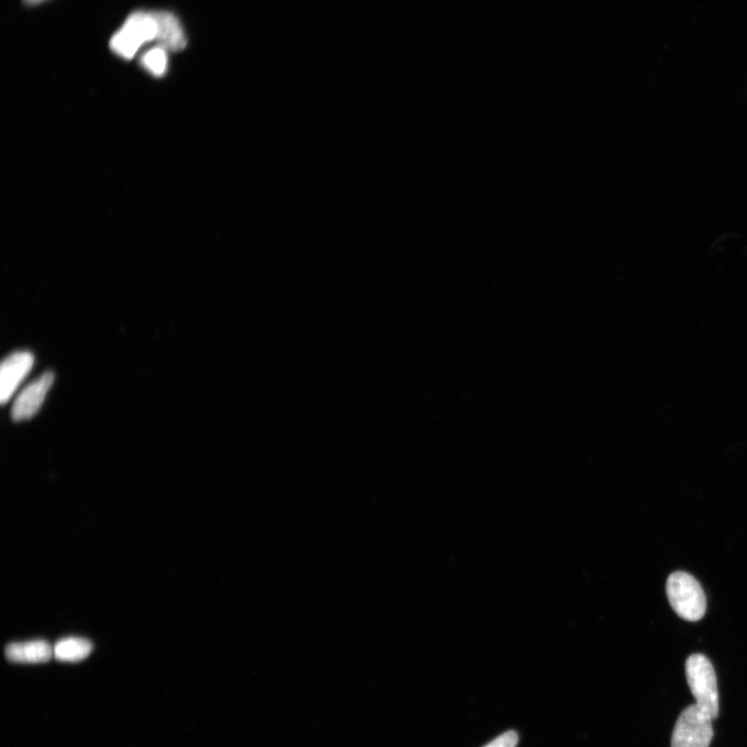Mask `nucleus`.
Returning <instances> with one entry per match:
<instances>
[{"label":"nucleus","mask_w":747,"mask_h":747,"mask_svg":"<svg viewBox=\"0 0 747 747\" xmlns=\"http://www.w3.org/2000/svg\"><path fill=\"white\" fill-rule=\"evenodd\" d=\"M667 595L675 613L689 622L704 618L707 601L699 581L686 572H675L667 583Z\"/></svg>","instance_id":"obj_1"},{"label":"nucleus","mask_w":747,"mask_h":747,"mask_svg":"<svg viewBox=\"0 0 747 747\" xmlns=\"http://www.w3.org/2000/svg\"><path fill=\"white\" fill-rule=\"evenodd\" d=\"M687 683L696 705L713 721L719 713L717 680L710 660L702 654L689 656L685 666Z\"/></svg>","instance_id":"obj_2"},{"label":"nucleus","mask_w":747,"mask_h":747,"mask_svg":"<svg viewBox=\"0 0 747 747\" xmlns=\"http://www.w3.org/2000/svg\"><path fill=\"white\" fill-rule=\"evenodd\" d=\"M157 24L151 13L136 12L128 17L122 29L110 40V48L119 57L131 60L141 47L156 41Z\"/></svg>","instance_id":"obj_3"},{"label":"nucleus","mask_w":747,"mask_h":747,"mask_svg":"<svg viewBox=\"0 0 747 747\" xmlns=\"http://www.w3.org/2000/svg\"><path fill=\"white\" fill-rule=\"evenodd\" d=\"M713 719L697 705L687 707L679 716L672 747H709L713 738Z\"/></svg>","instance_id":"obj_4"},{"label":"nucleus","mask_w":747,"mask_h":747,"mask_svg":"<svg viewBox=\"0 0 747 747\" xmlns=\"http://www.w3.org/2000/svg\"><path fill=\"white\" fill-rule=\"evenodd\" d=\"M35 356L30 351H17L7 356L0 366V402L8 403L19 385L30 374Z\"/></svg>","instance_id":"obj_5"},{"label":"nucleus","mask_w":747,"mask_h":747,"mask_svg":"<svg viewBox=\"0 0 747 747\" xmlns=\"http://www.w3.org/2000/svg\"><path fill=\"white\" fill-rule=\"evenodd\" d=\"M54 382V374L45 372L38 379L25 386L17 396L11 411L12 420L21 422L35 417Z\"/></svg>","instance_id":"obj_6"},{"label":"nucleus","mask_w":747,"mask_h":747,"mask_svg":"<svg viewBox=\"0 0 747 747\" xmlns=\"http://www.w3.org/2000/svg\"><path fill=\"white\" fill-rule=\"evenodd\" d=\"M157 24L158 46L168 51H180L187 40L178 18L169 12H152Z\"/></svg>","instance_id":"obj_7"},{"label":"nucleus","mask_w":747,"mask_h":747,"mask_svg":"<svg viewBox=\"0 0 747 747\" xmlns=\"http://www.w3.org/2000/svg\"><path fill=\"white\" fill-rule=\"evenodd\" d=\"M5 653L8 660L18 663H44L54 656L53 648L45 641L10 644Z\"/></svg>","instance_id":"obj_8"},{"label":"nucleus","mask_w":747,"mask_h":747,"mask_svg":"<svg viewBox=\"0 0 747 747\" xmlns=\"http://www.w3.org/2000/svg\"><path fill=\"white\" fill-rule=\"evenodd\" d=\"M93 650V645L85 640L69 638L60 641L53 648V655L61 661L77 662L87 658Z\"/></svg>","instance_id":"obj_9"},{"label":"nucleus","mask_w":747,"mask_h":747,"mask_svg":"<svg viewBox=\"0 0 747 747\" xmlns=\"http://www.w3.org/2000/svg\"><path fill=\"white\" fill-rule=\"evenodd\" d=\"M141 62L143 67L152 75L163 76L168 70V50L156 46L144 53Z\"/></svg>","instance_id":"obj_10"},{"label":"nucleus","mask_w":747,"mask_h":747,"mask_svg":"<svg viewBox=\"0 0 747 747\" xmlns=\"http://www.w3.org/2000/svg\"><path fill=\"white\" fill-rule=\"evenodd\" d=\"M518 743V734L515 731H509L497 737L485 747H516Z\"/></svg>","instance_id":"obj_11"},{"label":"nucleus","mask_w":747,"mask_h":747,"mask_svg":"<svg viewBox=\"0 0 747 747\" xmlns=\"http://www.w3.org/2000/svg\"><path fill=\"white\" fill-rule=\"evenodd\" d=\"M24 2L29 5H36L43 2V0H24Z\"/></svg>","instance_id":"obj_12"}]
</instances>
